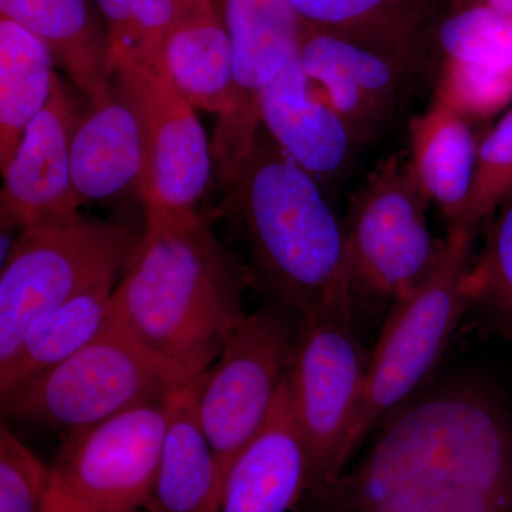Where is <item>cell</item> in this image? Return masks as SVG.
<instances>
[{
	"mask_svg": "<svg viewBox=\"0 0 512 512\" xmlns=\"http://www.w3.org/2000/svg\"><path fill=\"white\" fill-rule=\"evenodd\" d=\"M350 476L311 497L340 512H512V412L454 379L410 397Z\"/></svg>",
	"mask_w": 512,
	"mask_h": 512,
	"instance_id": "1",
	"label": "cell"
},
{
	"mask_svg": "<svg viewBox=\"0 0 512 512\" xmlns=\"http://www.w3.org/2000/svg\"><path fill=\"white\" fill-rule=\"evenodd\" d=\"M144 225L111 296V320L187 384L217 362L247 318V279L198 212Z\"/></svg>",
	"mask_w": 512,
	"mask_h": 512,
	"instance_id": "2",
	"label": "cell"
},
{
	"mask_svg": "<svg viewBox=\"0 0 512 512\" xmlns=\"http://www.w3.org/2000/svg\"><path fill=\"white\" fill-rule=\"evenodd\" d=\"M228 197L247 237L255 275L299 316L353 309L343 222L322 185L293 163L261 127Z\"/></svg>",
	"mask_w": 512,
	"mask_h": 512,
	"instance_id": "3",
	"label": "cell"
},
{
	"mask_svg": "<svg viewBox=\"0 0 512 512\" xmlns=\"http://www.w3.org/2000/svg\"><path fill=\"white\" fill-rule=\"evenodd\" d=\"M144 229L79 211L22 229L0 274V369L37 319L94 286L119 281Z\"/></svg>",
	"mask_w": 512,
	"mask_h": 512,
	"instance_id": "4",
	"label": "cell"
},
{
	"mask_svg": "<svg viewBox=\"0 0 512 512\" xmlns=\"http://www.w3.org/2000/svg\"><path fill=\"white\" fill-rule=\"evenodd\" d=\"M180 386L110 319L86 348L0 393V409L6 423L66 437Z\"/></svg>",
	"mask_w": 512,
	"mask_h": 512,
	"instance_id": "5",
	"label": "cell"
},
{
	"mask_svg": "<svg viewBox=\"0 0 512 512\" xmlns=\"http://www.w3.org/2000/svg\"><path fill=\"white\" fill-rule=\"evenodd\" d=\"M474 231L450 227L439 261L412 292L394 302L369 356L365 392L350 431L349 454L370 430L413 396L439 362L470 305L467 276Z\"/></svg>",
	"mask_w": 512,
	"mask_h": 512,
	"instance_id": "6",
	"label": "cell"
},
{
	"mask_svg": "<svg viewBox=\"0 0 512 512\" xmlns=\"http://www.w3.org/2000/svg\"><path fill=\"white\" fill-rule=\"evenodd\" d=\"M369 356L357 338L353 309L299 316L286 389L308 453V494L343 476L350 458V431L365 392Z\"/></svg>",
	"mask_w": 512,
	"mask_h": 512,
	"instance_id": "7",
	"label": "cell"
},
{
	"mask_svg": "<svg viewBox=\"0 0 512 512\" xmlns=\"http://www.w3.org/2000/svg\"><path fill=\"white\" fill-rule=\"evenodd\" d=\"M427 204L404 151L367 175L343 222L353 288L396 302L426 279L446 244L430 231Z\"/></svg>",
	"mask_w": 512,
	"mask_h": 512,
	"instance_id": "8",
	"label": "cell"
},
{
	"mask_svg": "<svg viewBox=\"0 0 512 512\" xmlns=\"http://www.w3.org/2000/svg\"><path fill=\"white\" fill-rule=\"evenodd\" d=\"M299 315L279 305L248 313L200 376L197 409L222 480L264 426L291 369Z\"/></svg>",
	"mask_w": 512,
	"mask_h": 512,
	"instance_id": "9",
	"label": "cell"
},
{
	"mask_svg": "<svg viewBox=\"0 0 512 512\" xmlns=\"http://www.w3.org/2000/svg\"><path fill=\"white\" fill-rule=\"evenodd\" d=\"M167 424L168 397L64 437L43 501L80 511L143 510Z\"/></svg>",
	"mask_w": 512,
	"mask_h": 512,
	"instance_id": "10",
	"label": "cell"
},
{
	"mask_svg": "<svg viewBox=\"0 0 512 512\" xmlns=\"http://www.w3.org/2000/svg\"><path fill=\"white\" fill-rule=\"evenodd\" d=\"M110 80L136 107L144 134V165L138 195L146 221L195 214L214 173L211 143L194 107L165 69L126 66Z\"/></svg>",
	"mask_w": 512,
	"mask_h": 512,
	"instance_id": "11",
	"label": "cell"
},
{
	"mask_svg": "<svg viewBox=\"0 0 512 512\" xmlns=\"http://www.w3.org/2000/svg\"><path fill=\"white\" fill-rule=\"evenodd\" d=\"M232 46V89L218 114L212 163L227 190L237 184L261 130L265 87L301 52L303 23L289 0H220Z\"/></svg>",
	"mask_w": 512,
	"mask_h": 512,
	"instance_id": "12",
	"label": "cell"
},
{
	"mask_svg": "<svg viewBox=\"0 0 512 512\" xmlns=\"http://www.w3.org/2000/svg\"><path fill=\"white\" fill-rule=\"evenodd\" d=\"M299 63L360 143L392 120L417 57L303 25Z\"/></svg>",
	"mask_w": 512,
	"mask_h": 512,
	"instance_id": "13",
	"label": "cell"
},
{
	"mask_svg": "<svg viewBox=\"0 0 512 512\" xmlns=\"http://www.w3.org/2000/svg\"><path fill=\"white\" fill-rule=\"evenodd\" d=\"M80 114L76 97L56 74L46 106L30 121L2 170V229L22 231L53 215L79 211L82 202L73 190L70 150Z\"/></svg>",
	"mask_w": 512,
	"mask_h": 512,
	"instance_id": "14",
	"label": "cell"
},
{
	"mask_svg": "<svg viewBox=\"0 0 512 512\" xmlns=\"http://www.w3.org/2000/svg\"><path fill=\"white\" fill-rule=\"evenodd\" d=\"M261 126L276 146L320 185L339 177L363 146L293 60L265 87Z\"/></svg>",
	"mask_w": 512,
	"mask_h": 512,
	"instance_id": "15",
	"label": "cell"
},
{
	"mask_svg": "<svg viewBox=\"0 0 512 512\" xmlns=\"http://www.w3.org/2000/svg\"><path fill=\"white\" fill-rule=\"evenodd\" d=\"M308 490V453L285 377L264 426L229 468L215 512H289Z\"/></svg>",
	"mask_w": 512,
	"mask_h": 512,
	"instance_id": "16",
	"label": "cell"
},
{
	"mask_svg": "<svg viewBox=\"0 0 512 512\" xmlns=\"http://www.w3.org/2000/svg\"><path fill=\"white\" fill-rule=\"evenodd\" d=\"M144 165V134L136 107L110 80L89 100L72 138L70 171L80 202L137 191Z\"/></svg>",
	"mask_w": 512,
	"mask_h": 512,
	"instance_id": "17",
	"label": "cell"
},
{
	"mask_svg": "<svg viewBox=\"0 0 512 512\" xmlns=\"http://www.w3.org/2000/svg\"><path fill=\"white\" fill-rule=\"evenodd\" d=\"M200 377L168 396L167 433L144 512H215L222 493L217 457L198 417Z\"/></svg>",
	"mask_w": 512,
	"mask_h": 512,
	"instance_id": "18",
	"label": "cell"
},
{
	"mask_svg": "<svg viewBox=\"0 0 512 512\" xmlns=\"http://www.w3.org/2000/svg\"><path fill=\"white\" fill-rule=\"evenodd\" d=\"M474 124L434 99L410 121L409 161L427 201L433 202L450 227L463 217L474 174L478 143Z\"/></svg>",
	"mask_w": 512,
	"mask_h": 512,
	"instance_id": "19",
	"label": "cell"
},
{
	"mask_svg": "<svg viewBox=\"0 0 512 512\" xmlns=\"http://www.w3.org/2000/svg\"><path fill=\"white\" fill-rule=\"evenodd\" d=\"M164 64L194 109L220 114L232 89V46L215 0H184L164 45Z\"/></svg>",
	"mask_w": 512,
	"mask_h": 512,
	"instance_id": "20",
	"label": "cell"
},
{
	"mask_svg": "<svg viewBox=\"0 0 512 512\" xmlns=\"http://www.w3.org/2000/svg\"><path fill=\"white\" fill-rule=\"evenodd\" d=\"M0 16L42 39L87 99L109 86L106 33L86 0H0Z\"/></svg>",
	"mask_w": 512,
	"mask_h": 512,
	"instance_id": "21",
	"label": "cell"
},
{
	"mask_svg": "<svg viewBox=\"0 0 512 512\" xmlns=\"http://www.w3.org/2000/svg\"><path fill=\"white\" fill-rule=\"evenodd\" d=\"M117 282L94 286L37 319L20 340L15 356L0 369V393L92 343L109 325Z\"/></svg>",
	"mask_w": 512,
	"mask_h": 512,
	"instance_id": "22",
	"label": "cell"
},
{
	"mask_svg": "<svg viewBox=\"0 0 512 512\" xmlns=\"http://www.w3.org/2000/svg\"><path fill=\"white\" fill-rule=\"evenodd\" d=\"M50 47L0 16V168L12 160L26 127L46 106L56 73Z\"/></svg>",
	"mask_w": 512,
	"mask_h": 512,
	"instance_id": "23",
	"label": "cell"
},
{
	"mask_svg": "<svg viewBox=\"0 0 512 512\" xmlns=\"http://www.w3.org/2000/svg\"><path fill=\"white\" fill-rule=\"evenodd\" d=\"M430 0H289L303 25L419 57Z\"/></svg>",
	"mask_w": 512,
	"mask_h": 512,
	"instance_id": "24",
	"label": "cell"
},
{
	"mask_svg": "<svg viewBox=\"0 0 512 512\" xmlns=\"http://www.w3.org/2000/svg\"><path fill=\"white\" fill-rule=\"evenodd\" d=\"M184 0H97L106 20L107 79L121 67L164 64V45Z\"/></svg>",
	"mask_w": 512,
	"mask_h": 512,
	"instance_id": "25",
	"label": "cell"
},
{
	"mask_svg": "<svg viewBox=\"0 0 512 512\" xmlns=\"http://www.w3.org/2000/svg\"><path fill=\"white\" fill-rule=\"evenodd\" d=\"M444 59L512 66V16L474 3L451 10L437 32Z\"/></svg>",
	"mask_w": 512,
	"mask_h": 512,
	"instance_id": "26",
	"label": "cell"
},
{
	"mask_svg": "<svg viewBox=\"0 0 512 512\" xmlns=\"http://www.w3.org/2000/svg\"><path fill=\"white\" fill-rule=\"evenodd\" d=\"M434 99L471 124L493 119L512 103V66L444 59Z\"/></svg>",
	"mask_w": 512,
	"mask_h": 512,
	"instance_id": "27",
	"label": "cell"
},
{
	"mask_svg": "<svg viewBox=\"0 0 512 512\" xmlns=\"http://www.w3.org/2000/svg\"><path fill=\"white\" fill-rule=\"evenodd\" d=\"M512 197V107L478 143L476 174L457 228L474 231Z\"/></svg>",
	"mask_w": 512,
	"mask_h": 512,
	"instance_id": "28",
	"label": "cell"
},
{
	"mask_svg": "<svg viewBox=\"0 0 512 512\" xmlns=\"http://www.w3.org/2000/svg\"><path fill=\"white\" fill-rule=\"evenodd\" d=\"M471 303L480 302L512 333V197L498 208L483 254L467 276Z\"/></svg>",
	"mask_w": 512,
	"mask_h": 512,
	"instance_id": "29",
	"label": "cell"
},
{
	"mask_svg": "<svg viewBox=\"0 0 512 512\" xmlns=\"http://www.w3.org/2000/svg\"><path fill=\"white\" fill-rule=\"evenodd\" d=\"M50 467L0 424V512H42Z\"/></svg>",
	"mask_w": 512,
	"mask_h": 512,
	"instance_id": "30",
	"label": "cell"
},
{
	"mask_svg": "<svg viewBox=\"0 0 512 512\" xmlns=\"http://www.w3.org/2000/svg\"><path fill=\"white\" fill-rule=\"evenodd\" d=\"M477 3H481L495 12L503 13L505 16H512V0H478Z\"/></svg>",
	"mask_w": 512,
	"mask_h": 512,
	"instance_id": "31",
	"label": "cell"
},
{
	"mask_svg": "<svg viewBox=\"0 0 512 512\" xmlns=\"http://www.w3.org/2000/svg\"><path fill=\"white\" fill-rule=\"evenodd\" d=\"M137 511H80V510H72V508L60 507V505L42 503V512H140Z\"/></svg>",
	"mask_w": 512,
	"mask_h": 512,
	"instance_id": "32",
	"label": "cell"
},
{
	"mask_svg": "<svg viewBox=\"0 0 512 512\" xmlns=\"http://www.w3.org/2000/svg\"><path fill=\"white\" fill-rule=\"evenodd\" d=\"M451 5V10L467 8V6L474 5L478 0H448Z\"/></svg>",
	"mask_w": 512,
	"mask_h": 512,
	"instance_id": "33",
	"label": "cell"
}]
</instances>
